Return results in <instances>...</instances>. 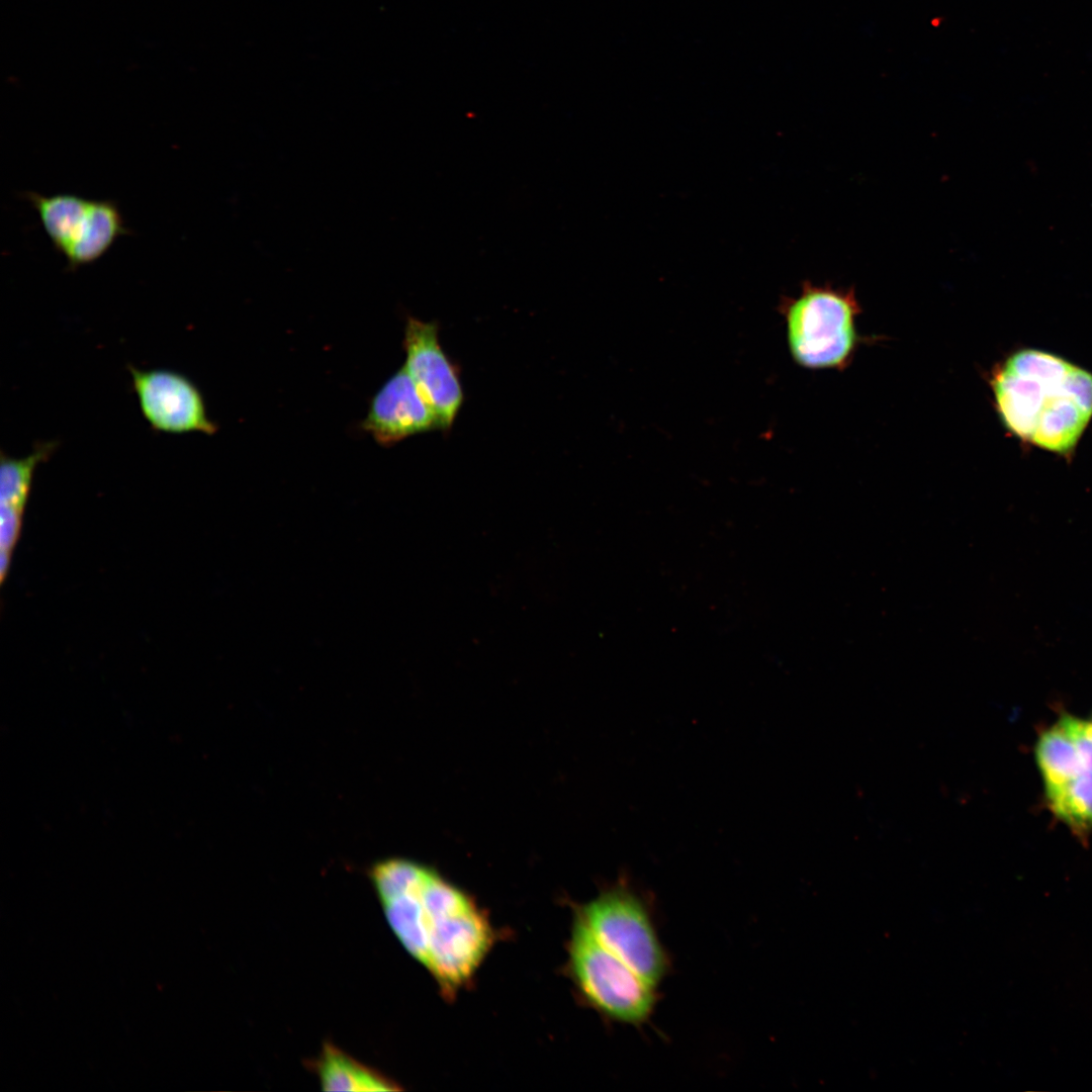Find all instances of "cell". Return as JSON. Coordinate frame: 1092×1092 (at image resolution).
I'll return each mask as SVG.
<instances>
[{
	"label": "cell",
	"instance_id": "1",
	"mask_svg": "<svg viewBox=\"0 0 1092 1092\" xmlns=\"http://www.w3.org/2000/svg\"><path fill=\"white\" fill-rule=\"evenodd\" d=\"M990 387L995 411L1012 437L1072 460L1092 421V371L1024 347L995 366Z\"/></svg>",
	"mask_w": 1092,
	"mask_h": 1092
},
{
	"label": "cell",
	"instance_id": "2",
	"mask_svg": "<svg viewBox=\"0 0 1092 1092\" xmlns=\"http://www.w3.org/2000/svg\"><path fill=\"white\" fill-rule=\"evenodd\" d=\"M423 900L426 968L451 996L471 979L492 945L493 932L473 900L433 869Z\"/></svg>",
	"mask_w": 1092,
	"mask_h": 1092
},
{
	"label": "cell",
	"instance_id": "3",
	"mask_svg": "<svg viewBox=\"0 0 1092 1092\" xmlns=\"http://www.w3.org/2000/svg\"><path fill=\"white\" fill-rule=\"evenodd\" d=\"M788 343L795 361L807 368H841L858 342L855 318L860 306L853 290L805 282L801 293L784 300Z\"/></svg>",
	"mask_w": 1092,
	"mask_h": 1092
},
{
	"label": "cell",
	"instance_id": "4",
	"mask_svg": "<svg viewBox=\"0 0 1092 1092\" xmlns=\"http://www.w3.org/2000/svg\"><path fill=\"white\" fill-rule=\"evenodd\" d=\"M569 965L584 998L606 1016L640 1024L653 1011L655 987L604 946L579 916L571 932Z\"/></svg>",
	"mask_w": 1092,
	"mask_h": 1092
},
{
	"label": "cell",
	"instance_id": "5",
	"mask_svg": "<svg viewBox=\"0 0 1092 1092\" xmlns=\"http://www.w3.org/2000/svg\"><path fill=\"white\" fill-rule=\"evenodd\" d=\"M57 252L75 270L94 263L129 233L113 200L90 199L71 193L43 195L26 192Z\"/></svg>",
	"mask_w": 1092,
	"mask_h": 1092
},
{
	"label": "cell",
	"instance_id": "6",
	"mask_svg": "<svg viewBox=\"0 0 1092 1092\" xmlns=\"http://www.w3.org/2000/svg\"><path fill=\"white\" fill-rule=\"evenodd\" d=\"M599 941L650 985L667 971V957L643 900L625 884L602 892L578 915Z\"/></svg>",
	"mask_w": 1092,
	"mask_h": 1092
},
{
	"label": "cell",
	"instance_id": "7",
	"mask_svg": "<svg viewBox=\"0 0 1092 1092\" xmlns=\"http://www.w3.org/2000/svg\"><path fill=\"white\" fill-rule=\"evenodd\" d=\"M139 406L151 428L165 434L212 435L217 426L208 418L198 387L184 374L168 369L128 366Z\"/></svg>",
	"mask_w": 1092,
	"mask_h": 1092
},
{
	"label": "cell",
	"instance_id": "8",
	"mask_svg": "<svg viewBox=\"0 0 1092 1092\" xmlns=\"http://www.w3.org/2000/svg\"><path fill=\"white\" fill-rule=\"evenodd\" d=\"M404 369L435 413L443 431L451 429L463 403L459 369L439 341V327L407 317L404 328Z\"/></svg>",
	"mask_w": 1092,
	"mask_h": 1092
},
{
	"label": "cell",
	"instance_id": "9",
	"mask_svg": "<svg viewBox=\"0 0 1092 1092\" xmlns=\"http://www.w3.org/2000/svg\"><path fill=\"white\" fill-rule=\"evenodd\" d=\"M362 429L383 446L433 429L438 419L402 367L377 391L371 400Z\"/></svg>",
	"mask_w": 1092,
	"mask_h": 1092
},
{
	"label": "cell",
	"instance_id": "10",
	"mask_svg": "<svg viewBox=\"0 0 1092 1092\" xmlns=\"http://www.w3.org/2000/svg\"><path fill=\"white\" fill-rule=\"evenodd\" d=\"M313 1067L325 1091L400 1090L394 1081L353 1059L333 1043L323 1045Z\"/></svg>",
	"mask_w": 1092,
	"mask_h": 1092
},
{
	"label": "cell",
	"instance_id": "11",
	"mask_svg": "<svg viewBox=\"0 0 1092 1092\" xmlns=\"http://www.w3.org/2000/svg\"><path fill=\"white\" fill-rule=\"evenodd\" d=\"M58 443H38L26 456L14 458L1 452L0 506L23 514L31 488L33 473L40 462L47 461Z\"/></svg>",
	"mask_w": 1092,
	"mask_h": 1092
},
{
	"label": "cell",
	"instance_id": "12",
	"mask_svg": "<svg viewBox=\"0 0 1092 1092\" xmlns=\"http://www.w3.org/2000/svg\"><path fill=\"white\" fill-rule=\"evenodd\" d=\"M1035 755L1045 790L1066 784L1085 771L1074 744L1059 725L1039 736Z\"/></svg>",
	"mask_w": 1092,
	"mask_h": 1092
},
{
	"label": "cell",
	"instance_id": "13",
	"mask_svg": "<svg viewBox=\"0 0 1092 1092\" xmlns=\"http://www.w3.org/2000/svg\"><path fill=\"white\" fill-rule=\"evenodd\" d=\"M1052 811L1078 834L1092 828V772L1045 790Z\"/></svg>",
	"mask_w": 1092,
	"mask_h": 1092
},
{
	"label": "cell",
	"instance_id": "14",
	"mask_svg": "<svg viewBox=\"0 0 1092 1092\" xmlns=\"http://www.w3.org/2000/svg\"><path fill=\"white\" fill-rule=\"evenodd\" d=\"M1059 726L1074 744L1084 770L1092 772V723L1064 714Z\"/></svg>",
	"mask_w": 1092,
	"mask_h": 1092
}]
</instances>
